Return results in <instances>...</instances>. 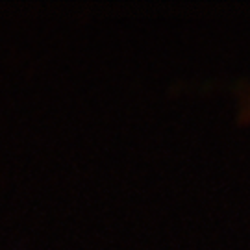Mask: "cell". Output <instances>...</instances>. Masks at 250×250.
<instances>
[{
  "instance_id": "6da1fadb",
  "label": "cell",
  "mask_w": 250,
  "mask_h": 250,
  "mask_svg": "<svg viewBox=\"0 0 250 250\" xmlns=\"http://www.w3.org/2000/svg\"><path fill=\"white\" fill-rule=\"evenodd\" d=\"M243 117L245 119H250V97L247 99V102H245V109H243Z\"/></svg>"
}]
</instances>
